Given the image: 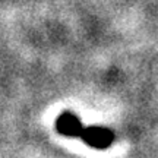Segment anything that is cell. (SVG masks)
Returning a JSON list of instances; mask_svg holds the SVG:
<instances>
[{
  "instance_id": "obj_1",
  "label": "cell",
  "mask_w": 158,
  "mask_h": 158,
  "mask_svg": "<svg viewBox=\"0 0 158 158\" xmlns=\"http://www.w3.org/2000/svg\"><path fill=\"white\" fill-rule=\"evenodd\" d=\"M79 138L89 147L102 149L111 145L114 141V133L106 127H84Z\"/></svg>"
},
{
  "instance_id": "obj_2",
  "label": "cell",
  "mask_w": 158,
  "mask_h": 158,
  "mask_svg": "<svg viewBox=\"0 0 158 158\" xmlns=\"http://www.w3.org/2000/svg\"><path fill=\"white\" fill-rule=\"evenodd\" d=\"M56 129L64 136H70V138H79L81 132H82V123L75 114L72 113H63L60 114L56 120Z\"/></svg>"
}]
</instances>
